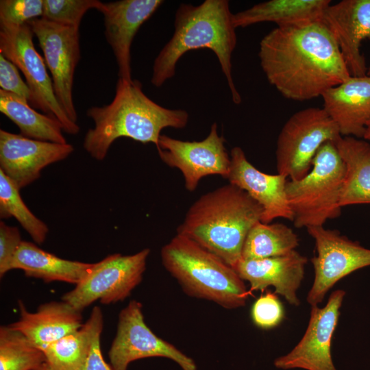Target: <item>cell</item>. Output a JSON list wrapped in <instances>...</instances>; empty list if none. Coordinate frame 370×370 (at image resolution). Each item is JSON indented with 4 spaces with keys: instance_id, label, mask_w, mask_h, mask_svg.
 Wrapping results in <instances>:
<instances>
[{
    "instance_id": "obj_1",
    "label": "cell",
    "mask_w": 370,
    "mask_h": 370,
    "mask_svg": "<svg viewBox=\"0 0 370 370\" xmlns=\"http://www.w3.org/2000/svg\"><path fill=\"white\" fill-rule=\"evenodd\" d=\"M261 68L285 98L321 97L351 75L333 36L321 22L275 27L260 42Z\"/></svg>"
},
{
    "instance_id": "obj_2",
    "label": "cell",
    "mask_w": 370,
    "mask_h": 370,
    "mask_svg": "<svg viewBox=\"0 0 370 370\" xmlns=\"http://www.w3.org/2000/svg\"><path fill=\"white\" fill-rule=\"evenodd\" d=\"M94 127L86 132L83 147L91 157L103 160L112 144L127 137L142 143L158 147L161 131L166 127L182 129L188 114L181 109H169L150 99L138 80L119 78L115 95L109 104L92 106L86 112Z\"/></svg>"
},
{
    "instance_id": "obj_3",
    "label": "cell",
    "mask_w": 370,
    "mask_h": 370,
    "mask_svg": "<svg viewBox=\"0 0 370 370\" xmlns=\"http://www.w3.org/2000/svg\"><path fill=\"white\" fill-rule=\"evenodd\" d=\"M233 14L227 0H205L198 5L181 3L171 38L160 50L153 65L151 84L162 86L175 74L176 65L189 51L208 49L217 56L235 104L242 101L232 73V55L236 45Z\"/></svg>"
},
{
    "instance_id": "obj_4",
    "label": "cell",
    "mask_w": 370,
    "mask_h": 370,
    "mask_svg": "<svg viewBox=\"0 0 370 370\" xmlns=\"http://www.w3.org/2000/svg\"><path fill=\"white\" fill-rule=\"evenodd\" d=\"M262 212L245 190L229 183L195 201L177 231L233 268L242 259L246 237L261 221Z\"/></svg>"
},
{
    "instance_id": "obj_5",
    "label": "cell",
    "mask_w": 370,
    "mask_h": 370,
    "mask_svg": "<svg viewBox=\"0 0 370 370\" xmlns=\"http://www.w3.org/2000/svg\"><path fill=\"white\" fill-rule=\"evenodd\" d=\"M162 262L189 295L234 309L251 292L234 269L192 240L177 234L161 249Z\"/></svg>"
},
{
    "instance_id": "obj_6",
    "label": "cell",
    "mask_w": 370,
    "mask_h": 370,
    "mask_svg": "<svg viewBox=\"0 0 370 370\" xmlns=\"http://www.w3.org/2000/svg\"><path fill=\"white\" fill-rule=\"evenodd\" d=\"M344 176V162L335 142L325 143L314 157L309 173L301 180L286 183L295 227L323 226L328 220L340 216Z\"/></svg>"
},
{
    "instance_id": "obj_7",
    "label": "cell",
    "mask_w": 370,
    "mask_h": 370,
    "mask_svg": "<svg viewBox=\"0 0 370 370\" xmlns=\"http://www.w3.org/2000/svg\"><path fill=\"white\" fill-rule=\"evenodd\" d=\"M341 136L338 128L323 108L309 107L294 113L282 127L275 151L278 173L298 180L312 168L317 152L328 141Z\"/></svg>"
},
{
    "instance_id": "obj_8",
    "label": "cell",
    "mask_w": 370,
    "mask_h": 370,
    "mask_svg": "<svg viewBox=\"0 0 370 370\" xmlns=\"http://www.w3.org/2000/svg\"><path fill=\"white\" fill-rule=\"evenodd\" d=\"M34 35L27 23L18 26L0 25V53L24 75L33 96L31 106L58 119L64 132L77 134L80 128L58 103L46 64L34 47Z\"/></svg>"
},
{
    "instance_id": "obj_9",
    "label": "cell",
    "mask_w": 370,
    "mask_h": 370,
    "mask_svg": "<svg viewBox=\"0 0 370 370\" xmlns=\"http://www.w3.org/2000/svg\"><path fill=\"white\" fill-rule=\"evenodd\" d=\"M149 253V249H144L133 255L106 256L94 263L86 277L62 300L80 312L97 300L103 304L124 300L140 283Z\"/></svg>"
},
{
    "instance_id": "obj_10",
    "label": "cell",
    "mask_w": 370,
    "mask_h": 370,
    "mask_svg": "<svg viewBox=\"0 0 370 370\" xmlns=\"http://www.w3.org/2000/svg\"><path fill=\"white\" fill-rule=\"evenodd\" d=\"M316 246L317 255L311 259L314 279L306 300L318 306L335 284L352 272L370 266V249L323 226L306 228Z\"/></svg>"
},
{
    "instance_id": "obj_11",
    "label": "cell",
    "mask_w": 370,
    "mask_h": 370,
    "mask_svg": "<svg viewBox=\"0 0 370 370\" xmlns=\"http://www.w3.org/2000/svg\"><path fill=\"white\" fill-rule=\"evenodd\" d=\"M38 40L48 67L57 100L68 117L77 119L73 99L75 68L80 60L79 28L43 18L27 23Z\"/></svg>"
},
{
    "instance_id": "obj_12",
    "label": "cell",
    "mask_w": 370,
    "mask_h": 370,
    "mask_svg": "<svg viewBox=\"0 0 370 370\" xmlns=\"http://www.w3.org/2000/svg\"><path fill=\"white\" fill-rule=\"evenodd\" d=\"M108 355L112 370H127L132 361L149 357L169 358L182 370H197L192 358L150 330L144 321L142 304L136 300H132L119 313Z\"/></svg>"
},
{
    "instance_id": "obj_13",
    "label": "cell",
    "mask_w": 370,
    "mask_h": 370,
    "mask_svg": "<svg viewBox=\"0 0 370 370\" xmlns=\"http://www.w3.org/2000/svg\"><path fill=\"white\" fill-rule=\"evenodd\" d=\"M225 142L223 136L218 133L217 123H214L208 136L202 140H182L161 134L156 149L166 164L180 170L186 188L194 191L205 176L219 175L227 178L230 156Z\"/></svg>"
},
{
    "instance_id": "obj_14",
    "label": "cell",
    "mask_w": 370,
    "mask_h": 370,
    "mask_svg": "<svg viewBox=\"0 0 370 370\" xmlns=\"http://www.w3.org/2000/svg\"><path fill=\"white\" fill-rule=\"evenodd\" d=\"M345 291H333L323 308L311 306L306 330L295 347L274 361L282 369L336 370L331 356V342Z\"/></svg>"
},
{
    "instance_id": "obj_15",
    "label": "cell",
    "mask_w": 370,
    "mask_h": 370,
    "mask_svg": "<svg viewBox=\"0 0 370 370\" xmlns=\"http://www.w3.org/2000/svg\"><path fill=\"white\" fill-rule=\"evenodd\" d=\"M72 145L42 141L0 130V169L21 189L38 179L47 166L67 158Z\"/></svg>"
},
{
    "instance_id": "obj_16",
    "label": "cell",
    "mask_w": 370,
    "mask_h": 370,
    "mask_svg": "<svg viewBox=\"0 0 370 370\" xmlns=\"http://www.w3.org/2000/svg\"><path fill=\"white\" fill-rule=\"evenodd\" d=\"M335 40L351 76L367 75L363 40H370V0H343L330 4L321 21Z\"/></svg>"
},
{
    "instance_id": "obj_17",
    "label": "cell",
    "mask_w": 370,
    "mask_h": 370,
    "mask_svg": "<svg viewBox=\"0 0 370 370\" xmlns=\"http://www.w3.org/2000/svg\"><path fill=\"white\" fill-rule=\"evenodd\" d=\"M229 183L245 190L262 208L261 222L270 223L277 218L293 220L286 193L287 177L271 175L256 168L239 147L230 152V166L227 178Z\"/></svg>"
},
{
    "instance_id": "obj_18",
    "label": "cell",
    "mask_w": 370,
    "mask_h": 370,
    "mask_svg": "<svg viewBox=\"0 0 370 370\" xmlns=\"http://www.w3.org/2000/svg\"><path fill=\"white\" fill-rule=\"evenodd\" d=\"M161 0H121L103 3L105 36L118 66L119 78L131 82V46L141 25L163 3Z\"/></svg>"
},
{
    "instance_id": "obj_19",
    "label": "cell",
    "mask_w": 370,
    "mask_h": 370,
    "mask_svg": "<svg viewBox=\"0 0 370 370\" xmlns=\"http://www.w3.org/2000/svg\"><path fill=\"white\" fill-rule=\"evenodd\" d=\"M308 259L294 250L286 255L258 259H241L233 269L250 284L249 291H263L273 286L275 293L282 295L291 305L300 304L297 291L304 276Z\"/></svg>"
},
{
    "instance_id": "obj_20",
    "label": "cell",
    "mask_w": 370,
    "mask_h": 370,
    "mask_svg": "<svg viewBox=\"0 0 370 370\" xmlns=\"http://www.w3.org/2000/svg\"><path fill=\"white\" fill-rule=\"evenodd\" d=\"M342 136L362 138L370 121V76L349 77L321 96Z\"/></svg>"
},
{
    "instance_id": "obj_21",
    "label": "cell",
    "mask_w": 370,
    "mask_h": 370,
    "mask_svg": "<svg viewBox=\"0 0 370 370\" xmlns=\"http://www.w3.org/2000/svg\"><path fill=\"white\" fill-rule=\"evenodd\" d=\"M20 319L9 326L21 332L34 345L43 349L83 325L81 312L64 301H50L29 312L18 300Z\"/></svg>"
},
{
    "instance_id": "obj_22",
    "label": "cell",
    "mask_w": 370,
    "mask_h": 370,
    "mask_svg": "<svg viewBox=\"0 0 370 370\" xmlns=\"http://www.w3.org/2000/svg\"><path fill=\"white\" fill-rule=\"evenodd\" d=\"M330 0H270L233 14L236 28L263 22H273L278 27L321 22Z\"/></svg>"
},
{
    "instance_id": "obj_23",
    "label": "cell",
    "mask_w": 370,
    "mask_h": 370,
    "mask_svg": "<svg viewBox=\"0 0 370 370\" xmlns=\"http://www.w3.org/2000/svg\"><path fill=\"white\" fill-rule=\"evenodd\" d=\"M93 264L62 259L23 241L14 256L12 269H21L26 276L45 282L60 281L77 285L86 277Z\"/></svg>"
},
{
    "instance_id": "obj_24",
    "label": "cell",
    "mask_w": 370,
    "mask_h": 370,
    "mask_svg": "<svg viewBox=\"0 0 370 370\" xmlns=\"http://www.w3.org/2000/svg\"><path fill=\"white\" fill-rule=\"evenodd\" d=\"M335 145L345 165L340 206L370 204V143L341 136Z\"/></svg>"
},
{
    "instance_id": "obj_25",
    "label": "cell",
    "mask_w": 370,
    "mask_h": 370,
    "mask_svg": "<svg viewBox=\"0 0 370 370\" xmlns=\"http://www.w3.org/2000/svg\"><path fill=\"white\" fill-rule=\"evenodd\" d=\"M103 324L102 311L95 306L82 328L42 349L47 362L57 370L79 369L86 359L94 340L101 334Z\"/></svg>"
},
{
    "instance_id": "obj_26",
    "label": "cell",
    "mask_w": 370,
    "mask_h": 370,
    "mask_svg": "<svg viewBox=\"0 0 370 370\" xmlns=\"http://www.w3.org/2000/svg\"><path fill=\"white\" fill-rule=\"evenodd\" d=\"M0 111L21 131L32 139L56 143H66L62 126L54 117L36 112L29 103L12 93L0 90Z\"/></svg>"
},
{
    "instance_id": "obj_27",
    "label": "cell",
    "mask_w": 370,
    "mask_h": 370,
    "mask_svg": "<svg viewBox=\"0 0 370 370\" xmlns=\"http://www.w3.org/2000/svg\"><path fill=\"white\" fill-rule=\"evenodd\" d=\"M299 245L293 230L283 223H257L244 243L242 259L258 260L286 255Z\"/></svg>"
},
{
    "instance_id": "obj_28",
    "label": "cell",
    "mask_w": 370,
    "mask_h": 370,
    "mask_svg": "<svg viewBox=\"0 0 370 370\" xmlns=\"http://www.w3.org/2000/svg\"><path fill=\"white\" fill-rule=\"evenodd\" d=\"M47 361L44 352L9 325L0 328V370H35Z\"/></svg>"
},
{
    "instance_id": "obj_29",
    "label": "cell",
    "mask_w": 370,
    "mask_h": 370,
    "mask_svg": "<svg viewBox=\"0 0 370 370\" xmlns=\"http://www.w3.org/2000/svg\"><path fill=\"white\" fill-rule=\"evenodd\" d=\"M20 188L0 169V217H13L34 242L42 244L49 232L47 225L36 217L23 201Z\"/></svg>"
},
{
    "instance_id": "obj_30",
    "label": "cell",
    "mask_w": 370,
    "mask_h": 370,
    "mask_svg": "<svg viewBox=\"0 0 370 370\" xmlns=\"http://www.w3.org/2000/svg\"><path fill=\"white\" fill-rule=\"evenodd\" d=\"M98 0H43L41 18L63 25L79 28L85 13L90 9L99 10Z\"/></svg>"
},
{
    "instance_id": "obj_31",
    "label": "cell",
    "mask_w": 370,
    "mask_h": 370,
    "mask_svg": "<svg viewBox=\"0 0 370 370\" xmlns=\"http://www.w3.org/2000/svg\"><path fill=\"white\" fill-rule=\"evenodd\" d=\"M43 0H1L0 25L18 26L42 17Z\"/></svg>"
},
{
    "instance_id": "obj_32",
    "label": "cell",
    "mask_w": 370,
    "mask_h": 370,
    "mask_svg": "<svg viewBox=\"0 0 370 370\" xmlns=\"http://www.w3.org/2000/svg\"><path fill=\"white\" fill-rule=\"evenodd\" d=\"M251 317L254 323L262 329H271L278 325L284 317L282 304L270 291L261 295L253 304Z\"/></svg>"
},
{
    "instance_id": "obj_33",
    "label": "cell",
    "mask_w": 370,
    "mask_h": 370,
    "mask_svg": "<svg viewBox=\"0 0 370 370\" xmlns=\"http://www.w3.org/2000/svg\"><path fill=\"white\" fill-rule=\"evenodd\" d=\"M1 89L27 101L30 106L33 96L27 83L21 78L17 66L0 53Z\"/></svg>"
},
{
    "instance_id": "obj_34",
    "label": "cell",
    "mask_w": 370,
    "mask_h": 370,
    "mask_svg": "<svg viewBox=\"0 0 370 370\" xmlns=\"http://www.w3.org/2000/svg\"><path fill=\"white\" fill-rule=\"evenodd\" d=\"M16 227L0 222V277L12 269L14 256L22 243Z\"/></svg>"
},
{
    "instance_id": "obj_35",
    "label": "cell",
    "mask_w": 370,
    "mask_h": 370,
    "mask_svg": "<svg viewBox=\"0 0 370 370\" xmlns=\"http://www.w3.org/2000/svg\"><path fill=\"white\" fill-rule=\"evenodd\" d=\"M101 335L94 340L90 351L82 366L77 370H112L110 365L103 359L101 347Z\"/></svg>"
},
{
    "instance_id": "obj_36",
    "label": "cell",
    "mask_w": 370,
    "mask_h": 370,
    "mask_svg": "<svg viewBox=\"0 0 370 370\" xmlns=\"http://www.w3.org/2000/svg\"><path fill=\"white\" fill-rule=\"evenodd\" d=\"M35 370H57L47 361Z\"/></svg>"
},
{
    "instance_id": "obj_37",
    "label": "cell",
    "mask_w": 370,
    "mask_h": 370,
    "mask_svg": "<svg viewBox=\"0 0 370 370\" xmlns=\"http://www.w3.org/2000/svg\"><path fill=\"white\" fill-rule=\"evenodd\" d=\"M362 138L370 143V121L367 124Z\"/></svg>"
},
{
    "instance_id": "obj_38",
    "label": "cell",
    "mask_w": 370,
    "mask_h": 370,
    "mask_svg": "<svg viewBox=\"0 0 370 370\" xmlns=\"http://www.w3.org/2000/svg\"><path fill=\"white\" fill-rule=\"evenodd\" d=\"M367 75L370 76V64H369L368 67H367Z\"/></svg>"
}]
</instances>
